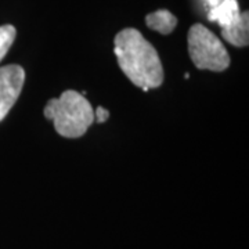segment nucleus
Returning a JSON list of instances; mask_svg holds the SVG:
<instances>
[{
	"instance_id": "f257e3e1",
	"label": "nucleus",
	"mask_w": 249,
	"mask_h": 249,
	"mask_svg": "<svg viewBox=\"0 0 249 249\" xmlns=\"http://www.w3.org/2000/svg\"><path fill=\"white\" fill-rule=\"evenodd\" d=\"M114 52L119 68L127 79L144 91L160 88L163 82V68L155 47L134 28L118 32Z\"/></svg>"
},
{
	"instance_id": "f03ea898",
	"label": "nucleus",
	"mask_w": 249,
	"mask_h": 249,
	"mask_svg": "<svg viewBox=\"0 0 249 249\" xmlns=\"http://www.w3.org/2000/svg\"><path fill=\"white\" fill-rule=\"evenodd\" d=\"M43 115L53 121L55 132L67 139L82 137L94 122L91 104L75 90H65L58 98L49 100Z\"/></svg>"
},
{
	"instance_id": "7ed1b4c3",
	"label": "nucleus",
	"mask_w": 249,
	"mask_h": 249,
	"mask_svg": "<svg viewBox=\"0 0 249 249\" xmlns=\"http://www.w3.org/2000/svg\"><path fill=\"white\" fill-rule=\"evenodd\" d=\"M188 54L198 70L222 72L230 65V55L222 40L202 24H194L187 35Z\"/></svg>"
},
{
	"instance_id": "20e7f679",
	"label": "nucleus",
	"mask_w": 249,
	"mask_h": 249,
	"mask_svg": "<svg viewBox=\"0 0 249 249\" xmlns=\"http://www.w3.org/2000/svg\"><path fill=\"white\" fill-rule=\"evenodd\" d=\"M25 83V71L21 65L0 67V122L14 107Z\"/></svg>"
},
{
	"instance_id": "39448f33",
	"label": "nucleus",
	"mask_w": 249,
	"mask_h": 249,
	"mask_svg": "<svg viewBox=\"0 0 249 249\" xmlns=\"http://www.w3.org/2000/svg\"><path fill=\"white\" fill-rule=\"evenodd\" d=\"M222 36L224 40L235 47H245L249 43V13H241L238 18L229 27L222 28Z\"/></svg>"
},
{
	"instance_id": "423d86ee",
	"label": "nucleus",
	"mask_w": 249,
	"mask_h": 249,
	"mask_svg": "<svg viewBox=\"0 0 249 249\" xmlns=\"http://www.w3.org/2000/svg\"><path fill=\"white\" fill-rule=\"evenodd\" d=\"M241 14L240 6L237 0H222L209 11L208 18L213 22H217L220 28L229 27Z\"/></svg>"
},
{
	"instance_id": "0eeeda50",
	"label": "nucleus",
	"mask_w": 249,
	"mask_h": 249,
	"mask_svg": "<svg viewBox=\"0 0 249 249\" xmlns=\"http://www.w3.org/2000/svg\"><path fill=\"white\" fill-rule=\"evenodd\" d=\"M145 24L152 31H157L162 35H169L178 25V18L169 10H158L145 17Z\"/></svg>"
},
{
	"instance_id": "6e6552de",
	"label": "nucleus",
	"mask_w": 249,
	"mask_h": 249,
	"mask_svg": "<svg viewBox=\"0 0 249 249\" xmlns=\"http://www.w3.org/2000/svg\"><path fill=\"white\" fill-rule=\"evenodd\" d=\"M17 31L13 25H1L0 27V61L6 57V54L10 50L16 40Z\"/></svg>"
},
{
	"instance_id": "1a4fd4ad",
	"label": "nucleus",
	"mask_w": 249,
	"mask_h": 249,
	"mask_svg": "<svg viewBox=\"0 0 249 249\" xmlns=\"http://www.w3.org/2000/svg\"><path fill=\"white\" fill-rule=\"evenodd\" d=\"M109 118V111L103 107H98L97 109H94V121H97L98 124H104L107 122V119Z\"/></svg>"
}]
</instances>
